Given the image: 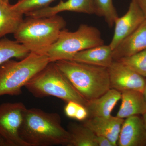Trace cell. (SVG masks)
I'll return each instance as SVG.
<instances>
[{"instance_id":"1","label":"cell","mask_w":146,"mask_h":146,"mask_svg":"<svg viewBox=\"0 0 146 146\" xmlns=\"http://www.w3.org/2000/svg\"><path fill=\"white\" fill-rule=\"evenodd\" d=\"M19 134L28 146H68L70 140L69 131L62 126L60 115L39 108H27Z\"/></svg>"},{"instance_id":"2","label":"cell","mask_w":146,"mask_h":146,"mask_svg":"<svg viewBox=\"0 0 146 146\" xmlns=\"http://www.w3.org/2000/svg\"><path fill=\"white\" fill-rule=\"evenodd\" d=\"M27 17L13 33L14 39L30 52L46 54L65 29L66 21L58 14L45 17Z\"/></svg>"},{"instance_id":"3","label":"cell","mask_w":146,"mask_h":146,"mask_svg":"<svg viewBox=\"0 0 146 146\" xmlns=\"http://www.w3.org/2000/svg\"><path fill=\"white\" fill-rule=\"evenodd\" d=\"M55 62L75 89L88 101L111 89L108 68L74 60Z\"/></svg>"},{"instance_id":"4","label":"cell","mask_w":146,"mask_h":146,"mask_svg":"<svg viewBox=\"0 0 146 146\" xmlns=\"http://www.w3.org/2000/svg\"><path fill=\"white\" fill-rule=\"evenodd\" d=\"M34 97L53 96L68 102L73 101L86 107L88 101L75 89L55 62H50L25 86Z\"/></svg>"},{"instance_id":"5","label":"cell","mask_w":146,"mask_h":146,"mask_svg":"<svg viewBox=\"0 0 146 146\" xmlns=\"http://www.w3.org/2000/svg\"><path fill=\"white\" fill-rule=\"evenodd\" d=\"M46 55L30 52L19 61L11 59L0 65V96H18L22 89L49 63Z\"/></svg>"},{"instance_id":"6","label":"cell","mask_w":146,"mask_h":146,"mask_svg":"<svg viewBox=\"0 0 146 146\" xmlns=\"http://www.w3.org/2000/svg\"><path fill=\"white\" fill-rule=\"evenodd\" d=\"M104 44L98 29L86 24H81L75 31L64 29L57 41L46 54L50 62L60 60H72L74 56L83 50Z\"/></svg>"},{"instance_id":"7","label":"cell","mask_w":146,"mask_h":146,"mask_svg":"<svg viewBox=\"0 0 146 146\" xmlns=\"http://www.w3.org/2000/svg\"><path fill=\"white\" fill-rule=\"evenodd\" d=\"M27 108L21 102L0 105V137L7 146H28L19 134Z\"/></svg>"},{"instance_id":"8","label":"cell","mask_w":146,"mask_h":146,"mask_svg":"<svg viewBox=\"0 0 146 146\" xmlns=\"http://www.w3.org/2000/svg\"><path fill=\"white\" fill-rule=\"evenodd\" d=\"M110 86L122 92L135 91L143 93L146 79L118 60H114L108 68Z\"/></svg>"},{"instance_id":"9","label":"cell","mask_w":146,"mask_h":146,"mask_svg":"<svg viewBox=\"0 0 146 146\" xmlns=\"http://www.w3.org/2000/svg\"><path fill=\"white\" fill-rule=\"evenodd\" d=\"M145 19L143 13L136 3L133 0H131L126 13L121 17L119 16L115 21V31L109 44L113 50Z\"/></svg>"},{"instance_id":"10","label":"cell","mask_w":146,"mask_h":146,"mask_svg":"<svg viewBox=\"0 0 146 146\" xmlns=\"http://www.w3.org/2000/svg\"><path fill=\"white\" fill-rule=\"evenodd\" d=\"M119 146H146V128L140 115L124 119L117 142Z\"/></svg>"},{"instance_id":"11","label":"cell","mask_w":146,"mask_h":146,"mask_svg":"<svg viewBox=\"0 0 146 146\" xmlns=\"http://www.w3.org/2000/svg\"><path fill=\"white\" fill-rule=\"evenodd\" d=\"M124 121V119L111 115L106 117L89 118L84 121L83 124L89 128L96 135L106 137L114 146H117Z\"/></svg>"},{"instance_id":"12","label":"cell","mask_w":146,"mask_h":146,"mask_svg":"<svg viewBox=\"0 0 146 146\" xmlns=\"http://www.w3.org/2000/svg\"><path fill=\"white\" fill-rule=\"evenodd\" d=\"M63 11H71L87 14H95L94 0L60 1L54 6H48L25 14L33 17H48L57 15Z\"/></svg>"},{"instance_id":"13","label":"cell","mask_w":146,"mask_h":146,"mask_svg":"<svg viewBox=\"0 0 146 146\" xmlns=\"http://www.w3.org/2000/svg\"><path fill=\"white\" fill-rule=\"evenodd\" d=\"M146 49V19L113 50L114 60H120Z\"/></svg>"},{"instance_id":"14","label":"cell","mask_w":146,"mask_h":146,"mask_svg":"<svg viewBox=\"0 0 146 146\" xmlns=\"http://www.w3.org/2000/svg\"><path fill=\"white\" fill-rule=\"evenodd\" d=\"M121 97V92L111 88L100 96L89 101L86 106L89 113L88 118L111 116Z\"/></svg>"},{"instance_id":"15","label":"cell","mask_w":146,"mask_h":146,"mask_svg":"<svg viewBox=\"0 0 146 146\" xmlns=\"http://www.w3.org/2000/svg\"><path fill=\"white\" fill-rule=\"evenodd\" d=\"M72 60L108 68L114 61L113 50L109 44L100 45L78 52Z\"/></svg>"},{"instance_id":"16","label":"cell","mask_w":146,"mask_h":146,"mask_svg":"<svg viewBox=\"0 0 146 146\" xmlns=\"http://www.w3.org/2000/svg\"><path fill=\"white\" fill-rule=\"evenodd\" d=\"M121 93V104L117 117L126 119L135 115H142L146 112V102L143 93L126 91Z\"/></svg>"},{"instance_id":"17","label":"cell","mask_w":146,"mask_h":146,"mask_svg":"<svg viewBox=\"0 0 146 146\" xmlns=\"http://www.w3.org/2000/svg\"><path fill=\"white\" fill-rule=\"evenodd\" d=\"M23 16L13 9L12 5L0 0V39L13 34L23 22Z\"/></svg>"},{"instance_id":"18","label":"cell","mask_w":146,"mask_h":146,"mask_svg":"<svg viewBox=\"0 0 146 146\" xmlns=\"http://www.w3.org/2000/svg\"><path fill=\"white\" fill-rule=\"evenodd\" d=\"M70 140L68 146H98L96 135L82 124L71 123L68 125Z\"/></svg>"},{"instance_id":"19","label":"cell","mask_w":146,"mask_h":146,"mask_svg":"<svg viewBox=\"0 0 146 146\" xmlns=\"http://www.w3.org/2000/svg\"><path fill=\"white\" fill-rule=\"evenodd\" d=\"M30 53L16 40L5 38L0 40V65L12 58L23 59Z\"/></svg>"},{"instance_id":"20","label":"cell","mask_w":146,"mask_h":146,"mask_svg":"<svg viewBox=\"0 0 146 146\" xmlns=\"http://www.w3.org/2000/svg\"><path fill=\"white\" fill-rule=\"evenodd\" d=\"M94 1L95 14L103 17L108 25L112 27L119 17L113 0H94Z\"/></svg>"},{"instance_id":"21","label":"cell","mask_w":146,"mask_h":146,"mask_svg":"<svg viewBox=\"0 0 146 146\" xmlns=\"http://www.w3.org/2000/svg\"><path fill=\"white\" fill-rule=\"evenodd\" d=\"M118 60L146 78V49Z\"/></svg>"},{"instance_id":"22","label":"cell","mask_w":146,"mask_h":146,"mask_svg":"<svg viewBox=\"0 0 146 146\" xmlns=\"http://www.w3.org/2000/svg\"><path fill=\"white\" fill-rule=\"evenodd\" d=\"M56 0H18L12 5L13 9L19 13L25 15L27 13L49 6Z\"/></svg>"},{"instance_id":"23","label":"cell","mask_w":146,"mask_h":146,"mask_svg":"<svg viewBox=\"0 0 146 146\" xmlns=\"http://www.w3.org/2000/svg\"><path fill=\"white\" fill-rule=\"evenodd\" d=\"M80 104L76 102L70 101L67 102L64 108V112L68 117L74 119L77 109Z\"/></svg>"},{"instance_id":"24","label":"cell","mask_w":146,"mask_h":146,"mask_svg":"<svg viewBox=\"0 0 146 146\" xmlns=\"http://www.w3.org/2000/svg\"><path fill=\"white\" fill-rule=\"evenodd\" d=\"M89 117L87 110L84 106L79 104L78 105L74 119L79 121H85Z\"/></svg>"},{"instance_id":"25","label":"cell","mask_w":146,"mask_h":146,"mask_svg":"<svg viewBox=\"0 0 146 146\" xmlns=\"http://www.w3.org/2000/svg\"><path fill=\"white\" fill-rule=\"evenodd\" d=\"M96 142L98 146H114L109 139L102 136L96 135Z\"/></svg>"},{"instance_id":"26","label":"cell","mask_w":146,"mask_h":146,"mask_svg":"<svg viewBox=\"0 0 146 146\" xmlns=\"http://www.w3.org/2000/svg\"><path fill=\"white\" fill-rule=\"evenodd\" d=\"M143 13L146 19V0H133Z\"/></svg>"},{"instance_id":"27","label":"cell","mask_w":146,"mask_h":146,"mask_svg":"<svg viewBox=\"0 0 146 146\" xmlns=\"http://www.w3.org/2000/svg\"><path fill=\"white\" fill-rule=\"evenodd\" d=\"M0 146H8L3 139L0 137Z\"/></svg>"},{"instance_id":"28","label":"cell","mask_w":146,"mask_h":146,"mask_svg":"<svg viewBox=\"0 0 146 146\" xmlns=\"http://www.w3.org/2000/svg\"><path fill=\"white\" fill-rule=\"evenodd\" d=\"M142 118H143V121L144 124L146 128V112L144 113L143 115H142Z\"/></svg>"},{"instance_id":"29","label":"cell","mask_w":146,"mask_h":146,"mask_svg":"<svg viewBox=\"0 0 146 146\" xmlns=\"http://www.w3.org/2000/svg\"><path fill=\"white\" fill-rule=\"evenodd\" d=\"M143 95L144 98H145V100L146 102V82L145 84V87H144V89L143 91Z\"/></svg>"},{"instance_id":"30","label":"cell","mask_w":146,"mask_h":146,"mask_svg":"<svg viewBox=\"0 0 146 146\" xmlns=\"http://www.w3.org/2000/svg\"><path fill=\"white\" fill-rule=\"evenodd\" d=\"M3 2L7 3H9V0H1Z\"/></svg>"}]
</instances>
